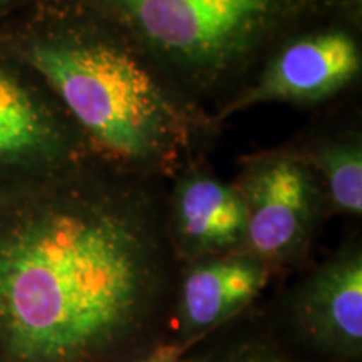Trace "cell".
<instances>
[{
    "mask_svg": "<svg viewBox=\"0 0 362 362\" xmlns=\"http://www.w3.org/2000/svg\"><path fill=\"white\" fill-rule=\"evenodd\" d=\"M71 170L0 181V362H131L168 339L165 210Z\"/></svg>",
    "mask_w": 362,
    "mask_h": 362,
    "instance_id": "6da1fadb",
    "label": "cell"
},
{
    "mask_svg": "<svg viewBox=\"0 0 362 362\" xmlns=\"http://www.w3.org/2000/svg\"><path fill=\"white\" fill-rule=\"evenodd\" d=\"M12 35L22 66L61 103L89 146L128 170H173L198 117L141 52L76 0H33Z\"/></svg>",
    "mask_w": 362,
    "mask_h": 362,
    "instance_id": "7a4b0ae2",
    "label": "cell"
},
{
    "mask_svg": "<svg viewBox=\"0 0 362 362\" xmlns=\"http://www.w3.org/2000/svg\"><path fill=\"white\" fill-rule=\"evenodd\" d=\"M134 49L197 84L242 71L282 35L359 0H76Z\"/></svg>",
    "mask_w": 362,
    "mask_h": 362,
    "instance_id": "3957f363",
    "label": "cell"
},
{
    "mask_svg": "<svg viewBox=\"0 0 362 362\" xmlns=\"http://www.w3.org/2000/svg\"><path fill=\"white\" fill-rule=\"evenodd\" d=\"M280 341L320 362H362V248L349 240L262 312Z\"/></svg>",
    "mask_w": 362,
    "mask_h": 362,
    "instance_id": "277c9868",
    "label": "cell"
},
{
    "mask_svg": "<svg viewBox=\"0 0 362 362\" xmlns=\"http://www.w3.org/2000/svg\"><path fill=\"white\" fill-rule=\"evenodd\" d=\"M247 211L243 252L277 274L304 260L322 211V189L302 158H262L242 187Z\"/></svg>",
    "mask_w": 362,
    "mask_h": 362,
    "instance_id": "5b68a950",
    "label": "cell"
},
{
    "mask_svg": "<svg viewBox=\"0 0 362 362\" xmlns=\"http://www.w3.org/2000/svg\"><path fill=\"white\" fill-rule=\"evenodd\" d=\"M274 275L243 250L180 265L168 339L194 346L233 322L253 309Z\"/></svg>",
    "mask_w": 362,
    "mask_h": 362,
    "instance_id": "8992f818",
    "label": "cell"
},
{
    "mask_svg": "<svg viewBox=\"0 0 362 362\" xmlns=\"http://www.w3.org/2000/svg\"><path fill=\"white\" fill-rule=\"evenodd\" d=\"M361 49L346 25L315 27L288 40L260 79L225 115L262 103H315L339 93L357 78Z\"/></svg>",
    "mask_w": 362,
    "mask_h": 362,
    "instance_id": "52a82bcc",
    "label": "cell"
},
{
    "mask_svg": "<svg viewBox=\"0 0 362 362\" xmlns=\"http://www.w3.org/2000/svg\"><path fill=\"white\" fill-rule=\"evenodd\" d=\"M27 72L0 61V181L67 168L76 156L78 134Z\"/></svg>",
    "mask_w": 362,
    "mask_h": 362,
    "instance_id": "ba28073f",
    "label": "cell"
},
{
    "mask_svg": "<svg viewBox=\"0 0 362 362\" xmlns=\"http://www.w3.org/2000/svg\"><path fill=\"white\" fill-rule=\"evenodd\" d=\"M180 265L243 250L247 211L238 187L203 173L180 181L165 211Z\"/></svg>",
    "mask_w": 362,
    "mask_h": 362,
    "instance_id": "9c48e42d",
    "label": "cell"
},
{
    "mask_svg": "<svg viewBox=\"0 0 362 362\" xmlns=\"http://www.w3.org/2000/svg\"><path fill=\"white\" fill-rule=\"evenodd\" d=\"M180 362H320L293 351L250 309L197 342Z\"/></svg>",
    "mask_w": 362,
    "mask_h": 362,
    "instance_id": "30bf717a",
    "label": "cell"
},
{
    "mask_svg": "<svg viewBox=\"0 0 362 362\" xmlns=\"http://www.w3.org/2000/svg\"><path fill=\"white\" fill-rule=\"evenodd\" d=\"M307 161V160H305ZM309 166L319 171L325 197L336 211L349 216L362 214V151L357 141L332 143L310 158Z\"/></svg>",
    "mask_w": 362,
    "mask_h": 362,
    "instance_id": "8fae6325",
    "label": "cell"
},
{
    "mask_svg": "<svg viewBox=\"0 0 362 362\" xmlns=\"http://www.w3.org/2000/svg\"><path fill=\"white\" fill-rule=\"evenodd\" d=\"M192 347L193 346H188V344L173 341V339H166V341H163L153 351L146 352L139 359L131 362H180Z\"/></svg>",
    "mask_w": 362,
    "mask_h": 362,
    "instance_id": "7c38bea8",
    "label": "cell"
},
{
    "mask_svg": "<svg viewBox=\"0 0 362 362\" xmlns=\"http://www.w3.org/2000/svg\"><path fill=\"white\" fill-rule=\"evenodd\" d=\"M33 0H0V17L7 16V13L21 11L27 4H30Z\"/></svg>",
    "mask_w": 362,
    "mask_h": 362,
    "instance_id": "4fadbf2b",
    "label": "cell"
}]
</instances>
